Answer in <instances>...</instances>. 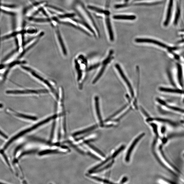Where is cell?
Segmentation results:
<instances>
[{"label": "cell", "instance_id": "9a60e30c", "mask_svg": "<svg viewBox=\"0 0 184 184\" xmlns=\"http://www.w3.org/2000/svg\"><path fill=\"white\" fill-rule=\"evenodd\" d=\"M95 107H96V111L98 119H99L101 125H103V122L99 108V99L98 97L96 96L94 98Z\"/></svg>", "mask_w": 184, "mask_h": 184}, {"label": "cell", "instance_id": "836d02e7", "mask_svg": "<svg viewBox=\"0 0 184 184\" xmlns=\"http://www.w3.org/2000/svg\"><path fill=\"white\" fill-rule=\"evenodd\" d=\"M1 11H2L3 13H4L6 14H8V15H12V16H14L15 15V14L14 13H13V12L7 11H6L5 10H1Z\"/></svg>", "mask_w": 184, "mask_h": 184}, {"label": "cell", "instance_id": "52a82bcc", "mask_svg": "<svg viewBox=\"0 0 184 184\" xmlns=\"http://www.w3.org/2000/svg\"><path fill=\"white\" fill-rule=\"evenodd\" d=\"M45 8L49 14H55L58 16L64 14L65 12L63 9L53 5L47 4Z\"/></svg>", "mask_w": 184, "mask_h": 184}, {"label": "cell", "instance_id": "ab89813d", "mask_svg": "<svg viewBox=\"0 0 184 184\" xmlns=\"http://www.w3.org/2000/svg\"><path fill=\"white\" fill-rule=\"evenodd\" d=\"M127 180V178H126L125 177V178H124L123 179H122L121 183H123L126 182V181Z\"/></svg>", "mask_w": 184, "mask_h": 184}, {"label": "cell", "instance_id": "83f0119b", "mask_svg": "<svg viewBox=\"0 0 184 184\" xmlns=\"http://www.w3.org/2000/svg\"><path fill=\"white\" fill-rule=\"evenodd\" d=\"M124 146H122L121 147L119 148L118 150H117L115 152V153H114L112 155V157L113 158H115L117 156V155H118V154H119L120 152H121V151H122V150H123L124 149Z\"/></svg>", "mask_w": 184, "mask_h": 184}, {"label": "cell", "instance_id": "60d3db41", "mask_svg": "<svg viewBox=\"0 0 184 184\" xmlns=\"http://www.w3.org/2000/svg\"><path fill=\"white\" fill-rule=\"evenodd\" d=\"M6 66L5 65H0V69H1L4 68Z\"/></svg>", "mask_w": 184, "mask_h": 184}, {"label": "cell", "instance_id": "277c9868", "mask_svg": "<svg viewBox=\"0 0 184 184\" xmlns=\"http://www.w3.org/2000/svg\"><path fill=\"white\" fill-rule=\"evenodd\" d=\"M22 68L25 70L30 73V74L32 75L34 77L38 79V80H39L40 81L43 82V83L45 85H46L47 87H48L50 88V90L52 92V93L56 96V97L57 98H58V94H57V92L55 90V88L53 87V85L51 83H50L48 80H47L46 79L44 78H43L42 76L37 74L36 72H35L32 69L29 67H27V66H22Z\"/></svg>", "mask_w": 184, "mask_h": 184}, {"label": "cell", "instance_id": "d6986e66", "mask_svg": "<svg viewBox=\"0 0 184 184\" xmlns=\"http://www.w3.org/2000/svg\"><path fill=\"white\" fill-rule=\"evenodd\" d=\"M26 63V62L24 61H15L13 62H12V63H10V64H9V65L8 66V67L9 69H7V71L5 72V74H4V80H5V79H6V77H7V75L8 74L9 69L12 68V67H13L15 65H18L24 64V63Z\"/></svg>", "mask_w": 184, "mask_h": 184}, {"label": "cell", "instance_id": "8992f818", "mask_svg": "<svg viewBox=\"0 0 184 184\" xmlns=\"http://www.w3.org/2000/svg\"><path fill=\"white\" fill-rule=\"evenodd\" d=\"M48 91L46 90H10L6 91L7 94H39L48 93Z\"/></svg>", "mask_w": 184, "mask_h": 184}, {"label": "cell", "instance_id": "5bb4252c", "mask_svg": "<svg viewBox=\"0 0 184 184\" xmlns=\"http://www.w3.org/2000/svg\"><path fill=\"white\" fill-rule=\"evenodd\" d=\"M86 7L88 10L97 12V13L104 14L107 15H109L110 14V12L108 11L103 10V9L95 7L93 6L88 5Z\"/></svg>", "mask_w": 184, "mask_h": 184}, {"label": "cell", "instance_id": "30bf717a", "mask_svg": "<svg viewBox=\"0 0 184 184\" xmlns=\"http://www.w3.org/2000/svg\"><path fill=\"white\" fill-rule=\"evenodd\" d=\"M135 41L138 43H153L156 45L164 47L165 48H168L167 46L165 44L162 43L159 41L156 40L145 38H138L135 39Z\"/></svg>", "mask_w": 184, "mask_h": 184}, {"label": "cell", "instance_id": "7402d4cb", "mask_svg": "<svg viewBox=\"0 0 184 184\" xmlns=\"http://www.w3.org/2000/svg\"><path fill=\"white\" fill-rule=\"evenodd\" d=\"M59 153H62L57 150H46L40 152L39 153V155L40 156H42V155L47 154Z\"/></svg>", "mask_w": 184, "mask_h": 184}, {"label": "cell", "instance_id": "4dcf8cb0", "mask_svg": "<svg viewBox=\"0 0 184 184\" xmlns=\"http://www.w3.org/2000/svg\"><path fill=\"white\" fill-rule=\"evenodd\" d=\"M151 125L153 127L154 130V131L155 134H156V136L158 137V131L157 126L156 125H155V124L154 123H151Z\"/></svg>", "mask_w": 184, "mask_h": 184}, {"label": "cell", "instance_id": "8d00e7d4", "mask_svg": "<svg viewBox=\"0 0 184 184\" xmlns=\"http://www.w3.org/2000/svg\"><path fill=\"white\" fill-rule=\"evenodd\" d=\"M126 5H116L115 6V8H119L126 7Z\"/></svg>", "mask_w": 184, "mask_h": 184}, {"label": "cell", "instance_id": "5b68a950", "mask_svg": "<svg viewBox=\"0 0 184 184\" xmlns=\"http://www.w3.org/2000/svg\"><path fill=\"white\" fill-rule=\"evenodd\" d=\"M75 60V66L76 72L77 73V81L79 84H81L83 83L84 80L83 78L84 72L87 70L86 69V65L83 66V67H81V65L80 64V61H79L78 58Z\"/></svg>", "mask_w": 184, "mask_h": 184}, {"label": "cell", "instance_id": "ba28073f", "mask_svg": "<svg viewBox=\"0 0 184 184\" xmlns=\"http://www.w3.org/2000/svg\"><path fill=\"white\" fill-rule=\"evenodd\" d=\"M144 135V133H142V134H141L140 135L138 136V137L135 139L134 141L133 142L130 147H129V150L127 152L126 158V162H127L130 160V155L133 150V148H134L135 145L137 144L138 141L143 137Z\"/></svg>", "mask_w": 184, "mask_h": 184}, {"label": "cell", "instance_id": "d4e9b609", "mask_svg": "<svg viewBox=\"0 0 184 184\" xmlns=\"http://www.w3.org/2000/svg\"><path fill=\"white\" fill-rule=\"evenodd\" d=\"M17 116L18 117H21V118L31 120H35L37 119V118L36 117L25 115H24V114H17Z\"/></svg>", "mask_w": 184, "mask_h": 184}, {"label": "cell", "instance_id": "bcb514c9", "mask_svg": "<svg viewBox=\"0 0 184 184\" xmlns=\"http://www.w3.org/2000/svg\"><path fill=\"white\" fill-rule=\"evenodd\" d=\"M0 3H1V0H0Z\"/></svg>", "mask_w": 184, "mask_h": 184}, {"label": "cell", "instance_id": "7dc6e473", "mask_svg": "<svg viewBox=\"0 0 184 184\" xmlns=\"http://www.w3.org/2000/svg\"><path fill=\"white\" fill-rule=\"evenodd\" d=\"M183 156H184V155H183Z\"/></svg>", "mask_w": 184, "mask_h": 184}, {"label": "cell", "instance_id": "f6af8a7d", "mask_svg": "<svg viewBox=\"0 0 184 184\" xmlns=\"http://www.w3.org/2000/svg\"><path fill=\"white\" fill-rule=\"evenodd\" d=\"M135 1H142V0H135Z\"/></svg>", "mask_w": 184, "mask_h": 184}, {"label": "cell", "instance_id": "44dd1931", "mask_svg": "<svg viewBox=\"0 0 184 184\" xmlns=\"http://www.w3.org/2000/svg\"><path fill=\"white\" fill-rule=\"evenodd\" d=\"M97 126L96 125H95L92 126L91 127H90L86 129H85L84 130H82L75 133H74V134H73V135L74 136H76L79 135L84 134V133L91 131L92 130H93L95 128H97Z\"/></svg>", "mask_w": 184, "mask_h": 184}, {"label": "cell", "instance_id": "74e56055", "mask_svg": "<svg viewBox=\"0 0 184 184\" xmlns=\"http://www.w3.org/2000/svg\"><path fill=\"white\" fill-rule=\"evenodd\" d=\"M0 135H1L2 137H4L5 138H7V136L4 134V133H2L1 130H0Z\"/></svg>", "mask_w": 184, "mask_h": 184}, {"label": "cell", "instance_id": "4316f807", "mask_svg": "<svg viewBox=\"0 0 184 184\" xmlns=\"http://www.w3.org/2000/svg\"><path fill=\"white\" fill-rule=\"evenodd\" d=\"M19 47H18L16 49L13 50V51H12L11 53L7 55V56H6L5 57V58H4V59H3L2 62H4L5 61H7V60H8V58H10V57L13 55H14L15 53L17 52L19 50Z\"/></svg>", "mask_w": 184, "mask_h": 184}, {"label": "cell", "instance_id": "ac0fdd59", "mask_svg": "<svg viewBox=\"0 0 184 184\" xmlns=\"http://www.w3.org/2000/svg\"><path fill=\"white\" fill-rule=\"evenodd\" d=\"M75 14L73 13L65 12L64 14L58 15V18L60 20H65L71 18L75 16Z\"/></svg>", "mask_w": 184, "mask_h": 184}, {"label": "cell", "instance_id": "2e32d148", "mask_svg": "<svg viewBox=\"0 0 184 184\" xmlns=\"http://www.w3.org/2000/svg\"><path fill=\"white\" fill-rule=\"evenodd\" d=\"M106 20L110 40L111 41H113L114 40V34L110 18H106Z\"/></svg>", "mask_w": 184, "mask_h": 184}, {"label": "cell", "instance_id": "603a6c76", "mask_svg": "<svg viewBox=\"0 0 184 184\" xmlns=\"http://www.w3.org/2000/svg\"><path fill=\"white\" fill-rule=\"evenodd\" d=\"M159 90L160 91L163 92H169V93H182V91L180 90L171 89L163 87H160Z\"/></svg>", "mask_w": 184, "mask_h": 184}, {"label": "cell", "instance_id": "4fadbf2b", "mask_svg": "<svg viewBox=\"0 0 184 184\" xmlns=\"http://www.w3.org/2000/svg\"><path fill=\"white\" fill-rule=\"evenodd\" d=\"M44 35V33L43 32H42L40 33L39 34L36 40L34 41V42L33 43H32L30 46H28L26 49H25L24 51L22 53L20 56V57H19V58H22V57L25 55V54L27 52L28 50H29L35 45H36L38 42L39 41L41 38Z\"/></svg>", "mask_w": 184, "mask_h": 184}, {"label": "cell", "instance_id": "484cf974", "mask_svg": "<svg viewBox=\"0 0 184 184\" xmlns=\"http://www.w3.org/2000/svg\"><path fill=\"white\" fill-rule=\"evenodd\" d=\"M20 33L19 32H14L13 33L10 34L6 36H4V37H3L2 38V39L3 40L7 39L9 38H11L12 37H15V36H16L17 34H19Z\"/></svg>", "mask_w": 184, "mask_h": 184}, {"label": "cell", "instance_id": "e575fe53", "mask_svg": "<svg viewBox=\"0 0 184 184\" xmlns=\"http://www.w3.org/2000/svg\"><path fill=\"white\" fill-rule=\"evenodd\" d=\"M3 6L5 7L9 8H14L16 7V6L14 5H4Z\"/></svg>", "mask_w": 184, "mask_h": 184}, {"label": "cell", "instance_id": "d6a6232c", "mask_svg": "<svg viewBox=\"0 0 184 184\" xmlns=\"http://www.w3.org/2000/svg\"><path fill=\"white\" fill-rule=\"evenodd\" d=\"M113 162H114L112 161V162H111L109 164L107 165V166H106L105 167H104V168H102V169L101 170H100L99 171H98V170L97 171H96V172H101V171H102L105 170H106V169H108V168H109V167H110V166H112V165L113 163Z\"/></svg>", "mask_w": 184, "mask_h": 184}, {"label": "cell", "instance_id": "f1b7e54d", "mask_svg": "<svg viewBox=\"0 0 184 184\" xmlns=\"http://www.w3.org/2000/svg\"><path fill=\"white\" fill-rule=\"evenodd\" d=\"M37 31L38 30L36 29H34V28H30V29L26 30V33L30 34H33L36 33L37 32Z\"/></svg>", "mask_w": 184, "mask_h": 184}, {"label": "cell", "instance_id": "1f68e13d", "mask_svg": "<svg viewBox=\"0 0 184 184\" xmlns=\"http://www.w3.org/2000/svg\"><path fill=\"white\" fill-rule=\"evenodd\" d=\"M178 78L179 82H180V84H182V71L181 69L180 66H178Z\"/></svg>", "mask_w": 184, "mask_h": 184}, {"label": "cell", "instance_id": "ffe728a7", "mask_svg": "<svg viewBox=\"0 0 184 184\" xmlns=\"http://www.w3.org/2000/svg\"><path fill=\"white\" fill-rule=\"evenodd\" d=\"M158 101L159 102V103H161V104L165 106H167L168 108H169L170 109L174 110V111H176L178 112H179L181 113H182L184 114V110L179 108L178 107H174L170 106H167L166 103L163 102V101L160 100L159 99L158 100Z\"/></svg>", "mask_w": 184, "mask_h": 184}, {"label": "cell", "instance_id": "b9f144b4", "mask_svg": "<svg viewBox=\"0 0 184 184\" xmlns=\"http://www.w3.org/2000/svg\"><path fill=\"white\" fill-rule=\"evenodd\" d=\"M165 130H166V129L164 127H163L161 129L162 133H164L165 132Z\"/></svg>", "mask_w": 184, "mask_h": 184}, {"label": "cell", "instance_id": "3957f363", "mask_svg": "<svg viewBox=\"0 0 184 184\" xmlns=\"http://www.w3.org/2000/svg\"><path fill=\"white\" fill-rule=\"evenodd\" d=\"M58 24L55 22H53L51 24V26L53 28L54 31L55 36L56 39L58 44L60 48L61 49V51L63 55L66 56L67 55V50L63 41V38L62 36L61 31L58 26Z\"/></svg>", "mask_w": 184, "mask_h": 184}, {"label": "cell", "instance_id": "6da1fadb", "mask_svg": "<svg viewBox=\"0 0 184 184\" xmlns=\"http://www.w3.org/2000/svg\"><path fill=\"white\" fill-rule=\"evenodd\" d=\"M74 8L76 11L83 20V21L89 25L93 28L95 32L96 30L98 34L99 35V31L93 17L88 9L85 7L83 3L81 2H77Z\"/></svg>", "mask_w": 184, "mask_h": 184}, {"label": "cell", "instance_id": "d590c367", "mask_svg": "<svg viewBox=\"0 0 184 184\" xmlns=\"http://www.w3.org/2000/svg\"><path fill=\"white\" fill-rule=\"evenodd\" d=\"M34 152H35V151L33 150V151H30L25 152V153L22 154L21 155L20 157H21L22 156H23V155H25L26 154H28L33 153H34Z\"/></svg>", "mask_w": 184, "mask_h": 184}, {"label": "cell", "instance_id": "ee69618b", "mask_svg": "<svg viewBox=\"0 0 184 184\" xmlns=\"http://www.w3.org/2000/svg\"><path fill=\"white\" fill-rule=\"evenodd\" d=\"M129 1V0H125V1L126 2H128V1Z\"/></svg>", "mask_w": 184, "mask_h": 184}, {"label": "cell", "instance_id": "8fae6325", "mask_svg": "<svg viewBox=\"0 0 184 184\" xmlns=\"http://www.w3.org/2000/svg\"><path fill=\"white\" fill-rule=\"evenodd\" d=\"M29 20L35 23L40 24H51L53 22V20L51 17L44 18H34L33 17L30 18Z\"/></svg>", "mask_w": 184, "mask_h": 184}, {"label": "cell", "instance_id": "f35d334b", "mask_svg": "<svg viewBox=\"0 0 184 184\" xmlns=\"http://www.w3.org/2000/svg\"><path fill=\"white\" fill-rule=\"evenodd\" d=\"M142 112H143V113L145 114V115L147 117H149V115L147 113H146L145 111L142 108Z\"/></svg>", "mask_w": 184, "mask_h": 184}, {"label": "cell", "instance_id": "7bdbcfd3", "mask_svg": "<svg viewBox=\"0 0 184 184\" xmlns=\"http://www.w3.org/2000/svg\"><path fill=\"white\" fill-rule=\"evenodd\" d=\"M3 107L2 104H0V108H2Z\"/></svg>", "mask_w": 184, "mask_h": 184}, {"label": "cell", "instance_id": "9c48e42d", "mask_svg": "<svg viewBox=\"0 0 184 184\" xmlns=\"http://www.w3.org/2000/svg\"><path fill=\"white\" fill-rule=\"evenodd\" d=\"M115 66L117 70H118L119 74H120V75H121V77L123 79V80L124 81L126 82V85H127V86L129 88V90L132 96V97H133L134 96V91H133V88L131 86V85L130 83V82L128 80L126 76L124 74L119 65L118 64H116V65Z\"/></svg>", "mask_w": 184, "mask_h": 184}, {"label": "cell", "instance_id": "cb8c5ba5", "mask_svg": "<svg viewBox=\"0 0 184 184\" xmlns=\"http://www.w3.org/2000/svg\"><path fill=\"white\" fill-rule=\"evenodd\" d=\"M85 143L88 145L89 147H90L92 149H93V150H94L95 151H96L97 153L101 155V156H102L103 157H105V155L102 153V152L100 151L99 150H98V148L90 144H89L88 142H85Z\"/></svg>", "mask_w": 184, "mask_h": 184}, {"label": "cell", "instance_id": "f546056e", "mask_svg": "<svg viewBox=\"0 0 184 184\" xmlns=\"http://www.w3.org/2000/svg\"><path fill=\"white\" fill-rule=\"evenodd\" d=\"M56 125V122H54L53 124L52 125V131L51 132V134H50V140L51 141L52 140L54 136V130L55 128Z\"/></svg>", "mask_w": 184, "mask_h": 184}, {"label": "cell", "instance_id": "7c38bea8", "mask_svg": "<svg viewBox=\"0 0 184 184\" xmlns=\"http://www.w3.org/2000/svg\"><path fill=\"white\" fill-rule=\"evenodd\" d=\"M173 0H170L169 6L167 10V13L166 20L164 23L165 26H166L170 22L173 6Z\"/></svg>", "mask_w": 184, "mask_h": 184}, {"label": "cell", "instance_id": "e0dca14e", "mask_svg": "<svg viewBox=\"0 0 184 184\" xmlns=\"http://www.w3.org/2000/svg\"><path fill=\"white\" fill-rule=\"evenodd\" d=\"M113 18L116 20H134L136 18L135 15H115Z\"/></svg>", "mask_w": 184, "mask_h": 184}, {"label": "cell", "instance_id": "7a4b0ae2", "mask_svg": "<svg viewBox=\"0 0 184 184\" xmlns=\"http://www.w3.org/2000/svg\"><path fill=\"white\" fill-rule=\"evenodd\" d=\"M57 115H56L53 116H51L50 117H49V118H47V119L44 120H43V121L39 122V123H38L36 125H34L33 126H32L31 127L28 128L26 130H25L21 132L20 133H19L17 135H15L14 137L12 138L11 139H10V140L7 142V144H6L4 147V149L5 150L7 148L8 146L9 145H10L16 139H18V138H20L21 136H23L24 134H26V133L29 132L30 131L33 130L37 128L38 127H39L41 126H42L44 124H45L47 122H49L50 120L53 119H54L56 118Z\"/></svg>", "mask_w": 184, "mask_h": 184}]
</instances>
